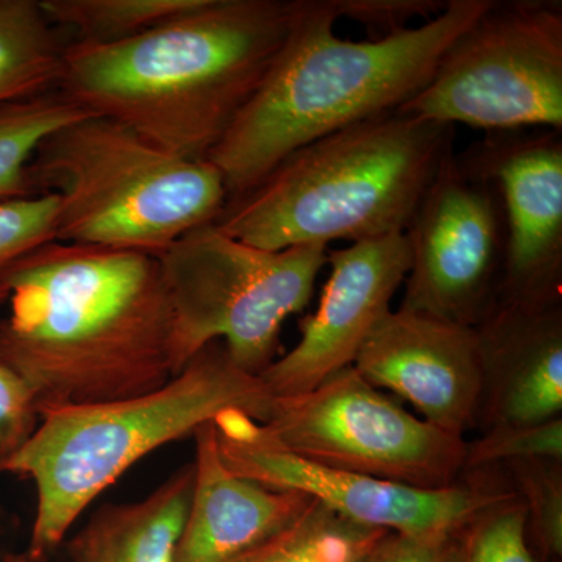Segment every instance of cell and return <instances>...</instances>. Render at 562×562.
Instances as JSON below:
<instances>
[{"mask_svg": "<svg viewBox=\"0 0 562 562\" xmlns=\"http://www.w3.org/2000/svg\"><path fill=\"white\" fill-rule=\"evenodd\" d=\"M0 280V362L22 376L40 413L139 397L173 379L172 312L161 266L146 251L41 244Z\"/></svg>", "mask_w": 562, "mask_h": 562, "instance_id": "6da1fadb", "label": "cell"}, {"mask_svg": "<svg viewBox=\"0 0 562 562\" xmlns=\"http://www.w3.org/2000/svg\"><path fill=\"white\" fill-rule=\"evenodd\" d=\"M297 0H203L113 44L68 43L57 91L161 149L206 160L286 41Z\"/></svg>", "mask_w": 562, "mask_h": 562, "instance_id": "7a4b0ae2", "label": "cell"}, {"mask_svg": "<svg viewBox=\"0 0 562 562\" xmlns=\"http://www.w3.org/2000/svg\"><path fill=\"white\" fill-rule=\"evenodd\" d=\"M491 0H449L432 20L383 40L336 36L333 0H297L286 41L260 87L206 160L238 198L292 151L402 109L430 81L443 52Z\"/></svg>", "mask_w": 562, "mask_h": 562, "instance_id": "3957f363", "label": "cell"}, {"mask_svg": "<svg viewBox=\"0 0 562 562\" xmlns=\"http://www.w3.org/2000/svg\"><path fill=\"white\" fill-rule=\"evenodd\" d=\"M454 125L390 111L292 151L216 225L262 250L362 243L408 231L454 150Z\"/></svg>", "mask_w": 562, "mask_h": 562, "instance_id": "277c9868", "label": "cell"}, {"mask_svg": "<svg viewBox=\"0 0 562 562\" xmlns=\"http://www.w3.org/2000/svg\"><path fill=\"white\" fill-rule=\"evenodd\" d=\"M272 398L260 376L244 372L224 342L214 341L149 394L43 409L35 435L0 464V475L21 473L35 483L27 561H44L57 550L81 513L135 462L227 409L261 424Z\"/></svg>", "mask_w": 562, "mask_h": 562, "instance_id": "5b68a950", "label": "cell"}, {"mask_svg": "<svg viewBox=\"0 0 562 562\" xmlns=\"http://www.w3.org/2000/svg\"><path fill=\"white\" fill-rule=\"evenodd\" d=\"M29 177L40 195H58L55 241L155 257L216 224L228 201L213 162L179 157L94 114L41 140Z\"/></svg>", "mask_w": 562, "mask_h": 562, "instance_id": "8992f818", "label": "cell"}, {"mask_svg": "<svg viewBox=\"0 0 562 562\" xmlns=\"http://www.w3.org/2000/svg\"><path fill=\"white\" fill-rule=\"evenodd\" d=\"M327 250H262L211 224L157 255L171 302L173 375L222 341L238 368L260 376L276 361L284 321L312 301Z\"/></svg>", "mask_w": 562, "mask_h": 562, "instance_id": "52a82bcc", "label": "cell"}, {"mask_svg": "<svg viewBox=\"0 0 562 562\" xmlns=\"http://www.w3.org/2000/svg\"><path fill=\"white\" fill-rule=\"evenodd\" d=\"M490 132H562L561 0H491L402 109Z\"/></svg>", "mask_w": 562, "mask_h": 562, "instance_id": "ba28073f", "label": "cell"}, {"mask_svg": "<svg viewBox=\"0 0 562 562\" xmlns=\"http://www.w3.org/2000/svg\"><path fill=\"white\" fill-rule=\"evenodd\" d=\"M260 431L314 464L406 486L449 487L464 473V438L417 419L353 366L312 391L273 397Z\"/></svg>", "mask_w": 562, "mask_h": 562, "instance_id": "9c48e42d", "label": "cell"}, {"mask_svg": "<svg viewBox=\"0 0 562 562\" xmlns=\"http://www.w3.org/2000/svg\"><path fill=\"white\" fill-rule=\"evenodd\" d=\"M213 424L228 471L271 490L302 492L362 527L405 536L458 532L476 514L517 495L501 468L464 472L453 486L424 490L336 471L284 452L239 409L221 413Z\"/></svg>", "mask_w": 562, "mask_h": 562, "instance_id": "30bf717a", "label": "cell"}, {"mask_svg": "<svg viewBox=\"0 0 562 562\" xmlns=\"http://www.w3.org/2000/svg\"><path fill=\"white\" fill-rule=\"evenodd\" d=\"M401 308L476 327L501 299L505 209L497 183L452 151L414 213Z\"/></svg>", "mask_w": 562, "mask_h": 562, "instance_id": "8fae6325", "label": "cell"}, {"mask_svg": "<svg viewBox=\"0 0 562 562\" xmlns=\"http://www.w3.org/2000/svg\"><path fill=\"white\" fill-rule=\"evenodd\" d=\"M462 154L501 190L508 246L498 302L562 303V132L484 133Z\"/></svg>", "mask_w": 562, "mask_h": 562, "instance_id": "7c38bea8", "label": "cell"}, {"mask_svg": "<svg viewBox=\"0 0 562 562\" xmlns=\"http://www.w3.org/2000/svg\"><path fill=\"white\" fill-rule=\"evenodd\" d=\"M412 262L406 233L327 250L331 272L319 308L301 322L297 346L260 375L269 394H303L353 364L375 325L391 312Z\"/></svg>", "mask_w": 562, "mask_h": 562, "instance_id": "4fadbf2b", "label": "cell"}, {"mask_svg": "<svg viewBox=\"0 0 562 562\" xmlns=\"http://www.w3.org/2000/svg\"><path fill=\"white\" fill-rule=\"evenodd\" d=\"M351 366L376 390L412 403L439 430L464 438L479 425L483 366L475 327L391 310Z\"/></svg>", "mask_w": 562, "mask_h": 562, "instance_id": "5bb4252c", "label": "cell"}, {"mask_svg": "<svg viewBox=\"0 0 562 562\" xmlns=\"http://www.w3.org/2000/svg\"><path fill=\"white\" fill-rule=\"evenodd\" d=\"M475 328L483 366L476 428L562 417V303L498 302Z\"/></svg>", "mask_w": 562, "mask_h": 562, "instance_id": "9a60e30c", "label": "cell"}, {"mask_svg": "<svg viewBox=\"0 0 562 562\" xmlns=\"http://www.w3.org/2000/svg\"><path fill=\"white\" fill-rule=\"evenodd\" d=\"M195 438V482L173 562H227L283 530L314 498L279 491L228 471L213 420Z\"/></svg>", "mask_w": 562, "mask_h": 562, "instance_id": "2e32d148", "label": "cell"}, {"mask_svg": "<svg viewBox=\"0 0 562 562\" xmlns=\"http://www.w3.org/2000/svg\"><path fill=\"white\" fill-rule=\"evenodd\" d=\"M194 482L184 465L144 501L102 506L66 542L70 562H173Z\"/></svg>", "mask_w": 562, "mask_h": 562, "instance_id": "e0dca14e", "label": "cell"}, {"mask_svg": "<svg viewBox=\"0 0 562 562\" xmlns=\"http://www.w3.org/2000/svg\"><path fill=\"white\" fill-rule=\"evenodd\" d=\"M40 0H0V106L57 90L63 41Z\"/></svg>", "mask_w": 562, "mask_h": 562, "instance_id": "ac0fdd59", "label": "cell"}, {"mask_svg": "<svg viewBox=\"0 0 562 562\" xmlns=\"http://www.w3.org/2000/svg\"><path fill=\"white\" fill-rule=\"evenodd\" d=\"M387 535L350 522L313 501L294 522L227 562H360Z\"/></svg>", "mask_w": 562, "mask_h": 562, "instance_id": "d6986e66", "label": "cell"}, {"mask_svg": "<svg viewBox=\"0 0 562 562\" xmlns=\"http://www.w3.org/2000/svg\"><path fill=\"white\" fill-rule=\"evenodd\" d=\"M90 113L57 90L0 106V203L38 198L29 165L41 140Z\"/></svg>", "mask_w": 562, "mask_h": 562, "instance_id": "ffe728a7", "label": "cell"}, {"mask_svg": "<svg viewBox=\"0 0 562 562\" xmlns=\"http://www.w3.org/2000/svg\"><path fill=\"white\" fill-rule=\"evenodd\" d=\"M203 0H40L52 25L74 32V43L131 40L201 7Z\"/></svg>", "mask_w": 562, "mask_h": 562, "instance_id": "44dd1931", "label": "cell"}, {"mask_svg": "<svg viewBox=\"0 0 562 562\" xmlns=\"http://www.w3.org/2000/svg\"><path fill=\"white\" fill-rule=\"evenodd\" d=\"M527 512V535L547 560L562 557V461L525 460L502 465Z\"/></svg>", "mask_w": 562, "mask_h": 562, "instance_id": "7402d4cb", "label": "cell"}, {"mask_svg": "<svg viewBox=\"0 0 562 562\" xmlns=\"http://www.w3.org/2000/svg\"><path fill=\"white\" fill-rule=\"evenodd\" d=\"M462 562H541L532 554L519 495L492 505L460 531Z\"/></svg>", "mask_w": 562, "mask_h": 562, "instance_id": "603a6c76", "label": "cell"}, {"mask_svg": "<svg viewBox=\"0 0 562 562\" xmlns=\"http://www.w3.org/2000/svg\"><path fill=\"white\" fill-rule=\"evenodd\" d=\"M525 460L562 461V417L535 425H494L465 446L464 472Z\"/></svg>", "mask_w": 562, "mask_h": 562, "instance_id": "cb8c5ba5", "label": "cell"}, {"mask_svg": "<svg viewBox=\"0 0 562 562\" xmlns=\"http://www.w3.org/2000/svg\"><path fill=\"white\" fill-rule=\"evenodd\" d=\"M58 203L57 194L0 203V276L22 255L55 241ZM5 301L9 290L0 280V303Z\"/></svg>", "mask_w": 562, "mask_h": 562, "instance_id": "d4e9b609", "label": "cell"}, {"mask_svg": "<svg viewBox=\"0 0 562 562\" xmlns=\"http://www.w3.org/2000/svg\"><path fill=\"white\" fill-rule=\"evenodd\" d=\"M339 18L358 22L368 40H383L409 29V21H430L446 10L449 0H333Z\"/></svg>", "mask_w": 562, "mask_h": 562, "instance_id": "484cf974", "label": "cell"}, {"mask_svg": "<svg viewBox=\"0 0 562 562\" xmlns=\"http://www.w3.org/2000/svg\"><path fill=\"white\" fill-rule=\"evenodd\" d=\"M41 420L35 392L22 376L0 362V464L20 452Z\"/></svg>", "mask_w": 562, "mask_h": 562, "instance_id": "4316f807", "label": "cell"}, {"mask_svg": "<svg viewBox=\"0 0 562 562\" xmlns=\"http://www.w3.org/2000/svg\"><path fill=\"white\" fill-rule=\"evenodd\" d=\"M376 553L379 562H462L460 531L428 536L390 532Z\"/></svg>", "mask_w": 562, "mask_h": 562, "instance_id": "83f0119b", "label": "cell"}, {"mask_svg": "<svg viewBox=\"0 0 562 562\" xmlns=\"http://www.w3.org/2000/svg\"><path fill=\"white\" fill-rule=\"evenodd\" d=\"M379 546H376V549L373 550L371 554H368V557H366L364 560H361L360 562H379V553H376V550H379Z\"/></svg>", "mask_w": 562, "mask_h": 562, "instance_id": "f1b7e54d", "label": "cell"}]
</instances>
